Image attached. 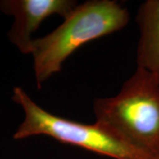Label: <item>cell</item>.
Instances as JSON below:
<instances>
[{"label": "cell", "mask_w": 159, "mask_h": 159, "mask_svg": "<svg viewBox=\"0 0 159 159\" xmlns=\"http://www.w3.org/2000/svg\"><path fill=\"white\" fill-rule=\"evenodd\" d=\"M78 5L75 0H0V11L13 18L7 38L24 55H31L33 34L46 19L66 18Z\"/></svg>", "instance_id": "277c9868"}, {"label": "cell", "mask_w": 159, "mask_h": 159, "mask_svg": "<svg viewBox=\"0 0 159 159\" xmlns=\"http://www.w3.org/2000/svg\"><path fill=\"white\" fill-rule=\"evenodd\" d=\"M140 36L136 49L137 66L144 68L159 82V0H147L136 15Z\"/></svg>", "instance_id": "5b68a950"}, {"label": "cell", "mask_w": 159, "mask_h": 159, "mask_svg": "<svg viewBox=\"0 0 159 159\" xmlns=\"http://www.w3.org/2000/svg\"><path fill=\"white\" fill-rule=\"evenodd\" d=\"M0 113H1V110H0Z\"/></svg>", "instance_id": "8992f818"}, {"label": "cell", "mask_w": 159, "mask_h": 159, "mask_svg": "<svg viewBox=\"0 0 159 159\" xmlns=\"http://www.w3.org/2000/svg\"><path fill=\"white\" fill-rule=\"evenodd\" d=\"M93 111L96 121L159 157V82L148 71L137 66L118 94L94 100Z\"/></svg>", "instance_id": "3957f363"}, {"label": "cell", "mask_w": 159, "mask_h": 159, "mask_svg": "<svg viewBox=\"0 0 159 159\" xmlns=\"http://www.w3.org/2000/svg\"><path fill=\"white\" fill-rule=\"evenodd\" d=\"M11 100L24 111L23 121L12 135L14 140L45 135L113 159H159V157L127 142L117 131L102 122L84 124L47 111L21 87L12 88Z\"/></svg>", "instance_id": "7a4b0ae2"}, {"label": "cell", "mask_w": 159, "mask_h": 159, "mask_svg": "<svg viewBox=\"0 0 159 159\" xmlns=\"http://www.w3.org/2000/svg\"><path fill=\"white\" fill-rule=\"evenodd\" d=\"M129 20V11L116 0L78 4L57 29L34 38L31 56L37 89L59 73L66 59L81 46L123 29Z\"/></svg>", "instance_id": "6da1fadb"}]
</instances>
